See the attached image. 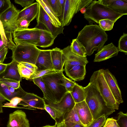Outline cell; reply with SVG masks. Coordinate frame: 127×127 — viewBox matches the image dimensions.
<instances>
[{"instance_id":"6da1fadb","label":"cell","mask_w":127,"mask_h":127,"mask_svg":"<svg viewBox=\"0 0 127 127\" xmlns=\"http://www.w3.org/2000/svg\"><path fill=\"white\" fill-rule=\"evenodd\" d=\"M107 35L99 25H86L78 33L76 38L84 47L87 55L101 48L107 40Z\"/></svg>"},{"instance_id":"7a4b0ae2","label":"cell","mask_w":127,"mask_h":127,"mask_svg":"<svg viewBox=\"0 0 127 127\" xmlns=\"http://www.w3.org/2000/svg\"><path fill=\"white\" fill-rule=\"evenodd\" d=\"M84 88L86 93L85 100L90 110L93 120L104 114L107 118L115 111V109L107 106L98 91L90 82Z\"/></svg>"},{"instance_id":"3957f363","label":"cell","mask_w":127,"mask_h":127,"mask_svg":"<svg viewBox=\"0 0 127 127\" xmlns=\"http://www.w3.org/2000/svg\"><path fill=\"white\" fill-rule=\"evenodd\" d=\"M124 15L114 11L101 3L99 0H93L86 7V11L84 14V18L90 25L98 24L99 21L105 19L110 20L115 23Z\"/></svg>"},{"instance_id":"277c9868","label":"cell","mask_w":127,"mask_h":127,"mask_svg":"<svg viewBox=\"0 0 127 127\" xmlns=\"http://www.w3.org/2000/svg\"><path fill=\"white\" fill-rule=\"evenodd\" d=\"M8 48L12 51V60L35 64L41 49L35 45L24 44H8Z\"/></svg>"},{"instance_id":"5b68a950","label":"cell","mask_w":127,"mask_h":127,"mask_svg":"<svg viewBox=\"0 0 127 127\" xmlns=\"http://www.w3.org/2000/svg\"><path fill=\"white\" fill-rule=\"evenodd\" d=\"M90 82L97 90L109 108L118 110L119 104L116 100L104 79L100 69L95 71Z\"/></svg>"},{"instance_id":"8992f818","label":"cell","mask_w":127,"mask_h":127,"mask_svg":"<svg viewBox=\"0 0 127 127\" xmlns=\"http://www.w3.org/2000/svg\"><path fill=\"white\" fill-rule=\"evenodd\" d=\"M93 0H65L60 21L62 26L68 25L74 15L82 8L87 7Z\"/></svg>"},{"instance_id":"52a82bcc","label":"cell","mask_w":127,"mask_h":127,"mask_svg":"<svg viewBox=\"0 0 127 127\" xmlns=\"http://www.w3.org/2000/svg\"><path fill=\"white\" fill-rule=\"evenodd\" d=\"M63 72L47 74L42 77V79L53 95L56 104L59 103L67 91L61 83Z\"/></svg>"},{"instance_id":"ba28073f","label":"cell","mask_w":127,"mask_h":127,"mask_svg":"<svg viewBox=\"0 0 127 127\" xmlns=\"http://www.w3.org/2000/svg\"><path fill=\"white\" fill-rule=\"evenodd\" d=\"M19 11L12 4L11 7L0 15V20L8 40V44L13 42L12 34L16 29V23Z\"/></svg>"},{"instance_id":"9c48e42d","label":"cell","mask_w":127,"mask_h":127,"mask_svg":"<svg viewBox=\"0 0 127 127\" xmlns=\"http://www.w3.org/2000/svg\"><path fill=\"white\" fill-rule=\"evenodd\" d=\"M41 30L36 27L32 29L15 30L12 33L15 44H24L36 46L39 41Z\"/></svg>"},{"instance_id":"30bf717a","label":"cell","mask_w":127,"mask_h":127,"mask_svg":"<svg viewBox=\"0 0 127 127\" xmlns=\"http://www.w3.org/2000/svg\"><path fill=\"white\" fill-rule=\"evenodd\" d=\"M36 18L37 24L35 27L49 31L55 39L58 35L63 33L64 27L62 26L57 28L54 26L43 7L39 4L38 12Z\"/></svg>"},{"instance_id":"8fae6325","label":"cell","mask_w":127,"mask_h":127,"mask_svg":"<svg viewBox=\"0 0 127 127\" xmlns=\"http://www.w3.org/2000/svg\"><path fill=\"white\" fill-rule=\"evenodd\" d=\"M100 70L116 100L119 104L123 103L121 92L114 76L108 69Z\"/></svg>"},{"instance_id":"7c38bea8","label":"cell","mask_w":127,"mask_h":127,"mask_svg":"<svg viewBox=\"0 0 127 127\" xmlns=\"http://www.w3.org/2000/svg\"><path fill=\"white\" fill-rule=\"evenodd\" d=\"M22 100L18 104L24 108L35 110L36 108L45 110V102L44 99L33 93H27L21 98Z\"/></svg>"},{"instance_id":"4fadbf2b","label":"cell","mask_w":127,"mask_h":127,"mask_svg":"<svg viewBox=\"0 0 127 127\" xmlns=\"http://www.w3.org/2000/svg\"><path fill=\"white\" fill-rule=\"evenodd\" d=\"M7 127H30L29 121L25 113L17 110L9 115Z\"/></svg>"},{"instance_id":"5bb4252c","label":"cell","mask_w":127,"mask_h":127,"mask_svg":"<svg viewBox=\"0 0 127 127\" xmlns=\"http://www.w3.org/2000/svg\"><path fill=\"white\" fill-rule=\"evenodd\" d=\"M74 107L80 121L87 127L93 121V117L90 110L85 100L75 103Z\"/></svg>"},{"instance_id":"9a60e30c","label":"cell","mask_w":127,"mask_h":127,"mask_svg":"<svg viewBox=\"0 0 127 127\" xmlns=\"http://www.w3.org/2000/svg\"><path fill=\"white\" fill-rule=\"evenodd\" d=\"M119 51L118 47L112 43L105 46L97 51L94 61L99 62L117 56Z\"/></svg>"},{"instance_id":"2e32d148","label":"cell","mask_w":127,"mask_h":127,"mask_svg":"<svg viewBox=\"0 0 127 127\" xmlns=\"http://www.w3.org/2000/svg\"><path fill=\"white\" fill-rule=\"evenodd\" d=\"M59 111L64 118V114L67 112L72 109L75 103L70 93L67 92L61 101L58 103L54 104L47 103Z\"/></svg>"},{"instance_id":"e0dca14e","label":"cell","mask_w":127,"mask_h":127,"mask_svg":"<svg viewBox=\"0 0 127 127\" xmlns=\"http://www.w3.org/2000/svg\"><path fill=\"white\" fill-rule=\"evenodd\" d=\"M62 51L65 59L64 67L77 65H86L89 62L86 57L79 56L72 52L69 45Z\"/></svg>"},{"instance_id":"ac0fdd59","label":"cell","mask_w":127,"mask_h":127,"mask_svg":"<svg viewBox=\"0 0 127 127\" xmlns=\"http://www.w3.org/2000/svg\"><path fill=\"white\" fill-rule=\"evenodd\" d=\"M51 49L41 50L37 57L35 65L37 71L54 69L51 56Z\"/></svg>"},{"instance_id":"d6986e66","label":"cell","mask_w":127,"mask_h":127,"mask_svg":"<svg viewBox=\"0 0 127 127\" xmlns=\"http://www.w3.org/2000/svg\"><path fill=\"white\" fill-rule=\"evenodd\" d=\"M86 66L77 65L64 67L66 75L74 81H80L85 78L86 70Z\"/></svg>"},{"instance_id":"ffe728a7","label":"cell","mask_w":127,"mask_h":127,"mask_svg":"<svg viewBox=\"0 0 127 127\" xmlns=\"http://www.w3.org/2000/svg\"><path fill=\"white\" fill-rule=\"evenodd\" d=\"M39 9V4L37 2L26 6L19 11L17 21L26 19L30 23L36 18Z\"/></svg>"},{"instance_id":"44dd1931","label":"cell","mask_w":127,"mask_h":127,"mask_svg":"<svg viewBox=\"0 0 127 127\" xmlns=\"http://www.w3.org/2000/svg\"><path fill=\"white\" fill-rule=\"evenodd\" d=\"M51 53L54 69L59 72H63L65 59L62 50L56 47L51 49Z\"/></svg>"},{"instance_id":"7402d4cb","label":"cell","mask_w":127,"mask_h":127,"mask_svg":"<svg viewBox=\"0 0 127 127\" xmlns=\"http://www.w3.org/2000/svg\"><path fill=\"white\" fill-rule=\"evenodd\" d=\"M102 4L107 6L114 11L127 14V0H99Z\"/></svg>"},{"instance_id":"603a6c76","label":"cell","mask_w":127,"mask_h":127,"mask_svg":"<svg viewBox=\"0 0 127 127\" xmlns=\"http://www.w3.org/2000/svg\"><path fill=\"white\" fill-rule=\"evenodd\" d=\"M18 63L12 60L11 63L7 64L5 71L0 74V79H10L21 81L22 78L18 70Z\"/></svg>"},{"instance_id":"cb8c5ba5","label":"cell","mask_w":127,"mask_h":127,"mask_svg":"<svg viewBox=\"0 0 127 127\" xmlns=\"http://www.w3.org/2000/svg\"><path fill=\"white\" fill-rule=\"evenodd\" d=\"M36 1L42 7L53 25L57 28L62 27L60 19L52 9L49 0H36Z\"/></svg>"},{"instance_id":"d4e9b609","label":"cell","mask_w":127,"mask_h":127,"mask_svg":"<svg viewBox=\"0 0 127 127\" xmlns=\"http://www.w3.org/2000/svg\"><path fill=\"white\" fill-rule=\"evenodd\" d=\"M32 81L42 91L43 94L45 101L49 103L54 104H56L53 95L43 81L42 77L35 78Z\"/></svg>"},{"instance_id":"484cf974","label":"cell","mask_w":127,"mask_h":127,"mask_svg":"<svg viewBox=\"0 0 127 127\" xmlns=\"http://www.w3.org/2000/svg\"><path fill=\"white\" fill-rule=\"evenodd\" d=\"M27 93L22 88L17 92L12 93L8 89L7 86L0 82V94L5 100L9 101L15 97L21 98L25 95Z\"/></svg>"},{"instance_id":"4316f807","label":"cell","mask_w":127,"mask_h":127,"mask_svg":"<svg viewBox=\"0 0 127 127\" xmlns=\"http://www.w3.org/2000/svg\"><path fill=\"white\" fill-rule=\"evenodd\" d=\"M41 30L39 42L36 46L45 48L51 46L53 44L55 39L54 36L49 31L45 30Z\"/></svg>"},{"instance_id":"83f0119b","label":"cell","mask_w":127,"mask_h":127,"mask_svg":"<svg viewBox=\"0 0 127 127\" xmlns=\"http://www.w3.org/2000/svg\"><path fill=\"white\" fill-rule=\"evenodd\" d=\"M70 93L75 103L85 100L86 93L84 87L77 83Z\"/></svg>"},{"instance_id":"f1b7e54d","label":"cell","mask_w":127,"mask_h":127,"mask_svg":"<svg viewBox=\"0 0 127 127\" xmlns=\"http://www.w3.org/2000/svg\"><path fill=\"white\" fill-rule=\"evenodd\" d=\"M71 51L79 56L86 57V51L84 47L76 39H73L70 46Z\"/></svg>"},{"instance_id":"f546056e","label":"cell","mask_w":127,"mask_h":127,"mask_svg":"<svg viewBox=\"0 0 127 127\" xmlns=\"http://www.w3.org/2000/svg\"><path fill=\"white\" fill-rule=\"evenodd\" d=\"M64 120L65 122L73 123L84 126L80 121L74 107L65 113L64 116Z\"/></svg>"},{"instance_id":"4dcf8cb0","label":"cell","mask_w":127,"mask_h":127,"mask_svg":"<svg viewBox=\"0 0 127 127\" xmlns=\"http://www.w3.org/2000/svg\"><path fill=\"white\" fill-rule=\"evenodd\" d=\"M44 109L55 120V124L60 122L64 120V117L62 114L57 110L53 107L45 103Z\"/></svg>"},{"instance_id":"1f68e13d","label":"cell","mask_w":127,"mask_h":127,"mask_svg":"<svg viewBox=\"0 0 127 127\" xmlns=\"http://www.w3.org/2000/svg\"><path fill=\"white\" fill-rule=\"evenodd\" d=\"M18 67L21 78L29 80L31 76L34 73V72L20 63H18Z\"/></svg>"},{"instance_id":"d6a6232c","label":"cell","mask_w":127,"mask_h":127,"mask_svg":"<svg viewBox=\"0 0 127 127\" xmlns=\"http://www.w3.org/2000/svg\"><path fill=\"white\" fill-rule=\"evenodd\" d=\"M119 51L127 54V34L124 33L118 41V47Z\"/></svg>"},{"instance_id":"836d02e7","label":"cell","mask_w":127,"mask_h":127,"mask_svg":"<svg viewBox=\"0 0 127 127\" xmlns=\"http://www.w3.org/2000/svg\"><path fill=\"white\" fill-rule=\"evenodd\" d=\"M60 84L63 86L67 92H70L76 83L65 77L64 74L61 78Z\"/></svg>"},{"instance_id":"e575fe53","label":"cell","mask_w":127,"mask_h":127,"mask_svg":"<svg viewBox=\"0 0 127 127\" xmlns=\"http://www.w3.org/2000/svg\"><path fill=\"white\" fill-rule=\"evenodd\" d=\"M57 72H59L54 69H49L40 71L37 70L31 76L29 80L32 81L33 79L35 78L42 77L47 74Z\"/></svg>"},{"instance_id":"d590c367","label":"cell","mask_w":127,"mask_h":127,"mask_svg":"<svg viewBox=\"0 0 127 127\" xmlns=\"http://www.w3.org/2000/svg\"><path fill=\"white\" fill-rule=\"evenodd\" d=\"M114 23L113 21L109 19L101 20L98 22L99 26L105 31L111 30Z\"/></svg>"},{"instance_id":"8d00e7d4","label":"cell","mask_w":127,"mask_h":127,"mask_svg":"<svg viewBox=\"0 0 127 127\" xmlns=\"http://www.w3.org/2000/svg\"><path fill=\"white\" fill-rule=\"evenodd\" d=\"M49 1L54 12L59 18H60L62 15V13L60 9L59 0H49Z\"/></svg>"},{"instance_id":"74e56055","label":"cell","mask_w":127,"mask_h":127,"mask_svg":"<svg viewBox=\"0 0 127 127\" xmlns=\"http://www.w3.org/2000/svg\"><path fill=\"white\" fill-rule=\"evenodd\" d=\"M0 82L7 86L12 87L15 89L18 88L20 86V81L10 79H0Z\"/></svg>"},{"instance_id":"f35d334b","label":"cell","mask_w":127,"mask_h":127,"mask_svg":"<svg viewBox=\"0 0 127 127\" xmlns=\"http://www.w3.org/2000/svg\"><path fill=\"white\" fill-rule=\"evenodd\" d=\"M117 122L120 127H127V113L120 111L118 114Z\"/></svg>"},{"instance_id":"ab89813d","label":"cell","mask_w":127,"mask_h":127,"mask_svg":"<svg viewBox=\"0 0 127 127\" xmlns=\"http://www.w3.org/2000/svg\"><path fill=\"white\" fill-rule=\"evenodd\" d=\"M106 119L104 114L99 118L93 120L87 127H101L104 125Z\"/></svg>"},{"instance_id":"60d3db41","label":"cell","mask_w":127,"mask_h":127,"mask_svg":"<svg viewBox=\"0 0 127 127\" xmlns=\"http://www.w3.org/2000/svg\"><path fill=\"white\" fill-rule=\"evenodd\" d=\"M22 100L21 98L15 97L13 98L9 101V102H6L3 105V107L11 108H18L17 105Z\"/></svg>"},{"instance_id":"b9f144b4","label":"cell","mask_w":127,"mask_h":127,"mask_svg":"<svg viewBox=\"0 0 127 127\" xmlns=\"http://www.w3.org/2000/svg\"><path fill=\"white\" fill-rule=\"evenodd\" d=\"M30 23L28 20L26 19L17 21L16 23V30H21L27 29L29 28Z\"/></svg>"},{"instance_id":"7bdbcfd3","label":"cell","mask_w":127,"mask_h":127,"mask_svg":"<svg viewBox=\"0 0 127 127\" xmlns=\"http://www.w3.org/2000/svg\"><path fill=\"white\" fill-rule=\"evenodd\" d=\"M10 0H0V15L12 5Z\"/></svg>"},{"instance_id":"ee69618b","label":"cell","mask_w":127,"mask_h":127,"mask_svg":"<svg viewBox=\"0 0 127 127\" xmlns=\"http://www.w3.org/2000/svg\"><path fill=\"white\" fill-rule=\"evenodd\" d=\"M103 127H120L116 120L113 118H108L106 119Z\"/></svg>"},{"instance_id":"f6af8a7d","label":"cell","mask_w":127,"mask_h":127,"mask_svg":"<svg viewBox=\"0 0 127 127\" xmlns=\"http://www.w3.org/2000/svg\"><path fill=\"white\" fill-rule=\"evenodd\" d=\"M0 34L5 45L7 47L8 41L2 23L0 20ZM8 48V47H7Z\"/></svg>"},{"instance_id":"bcb514c9","label":"cell","mask_w":127,"mask_h":127,"mask_svg":"<svg viewBox=\"0 0 127 127\" xmlns=\"http://www.w3.org/2000/svg\"><path fill=\"white\" fill-rule=\"evenodd\" d=\"M34 0H15V3L20 5L22 7H24L33 3Z\"/></svg>"},{"instance_id":"7dc6e473","label":"cell","mask_w":127,"mask_h":127,"mask_svg":"<svg viewBox=\"0 0 127 127\" xmlns=\"http://www.w3.org/2000/svg\"><path fill=\"white\" fill-rule=\"evenodd\" d=\"M8 48L4 47L0 51V63L2 64L6 58V56L8 52Z\"/></svg>"},{"instance_id":"c3c4849f","label":"cell","mask_w":127,"mask_h":127,"mask_svg":"<svg viewBox=\"0 0 127 127\" xmlns=\"http://www.w3.org/2000/svg\"><path fill=\"white\" fill-rule=\"evenodd\" d=\"M19 63H20L28 68L32 70L34 72L37 70V67L35 64H33L23 62H21Z\"/></svg>"},{"instance_id":"681fc988","label":"cell","mask_w":127,"mask_h":127,"mask_svg":"<svg viewBox=\"0 0 127 127\" xmlns=\"http://www.w3.org/2000/svg\"><path fill=\"white\" fill-rule=\"evenodd\" d=\"M64 122L66 127H86L84 126L78 124L65 122Z\"/></svg>"},{"instance_id":"f907efd6","label":"cell","mask_w":127,"mask_h":127,"mask_svg":"<svg viewBox=\"0 0 127 127\" xmlns=\"http://www.w3.org/2000/svg\"><path fill=\"white\" fill-rule=\"evenodd\" d=\"M7 64H0V74L2 73L5 70Z\"/></svg>"},{"instance_id":"816d5d0a","label":"cell","mask_w":127,"mask_h":127,"mask_svg":"<svg viewBox=\"0 0 127 127\" xmlns=\"http://www.w3.org/2000/svg\"><path fill=\"white\" fill-rule=\"evenodd\" d=\"M61 10L62 13L64 6L65 0H59Z\"/></svg>"},{"instance_id":"f5cc1de1","label":"cell","mask_w":127,"mask_h":127,"mask_svg":"<svg viewBox=\"0 0 127 127\" xmlns=\"http://www.w3.org/2000/svg\"><path fill=\"white\" fill-rule=\"evenodd\" d=\"M5 47H6L5 45L3 43L0 34V51Z\"/></svg>"},{"instance_id":"db71d44e","label":"cell","mask_w":127,"mask_h":127,"mask_svg":"<svg viewBox=\"0 0 127 127\" xmlns=\"http://www.w3.org/2000/svg\"><path fill=\"white\" fill-rule=\"evenodd\" d=\"M56 124L57 127H66L65 122L64 120Z\"/></svg>"},{"instance_id":"11a10c76","label":"cell","mask_w":127,"mask_h":127,"mask_svg":"<svg viewBox=\"0 0 127 127\" xmlns=\"http://www.w3.org/2000/svg\"><path fill=\"white\" fill-rule=\"evenodd\" d=\"M2 102L0 101V113H3V104Z\"/></svg>"},{"instance_id":"9f6ffc18","label":"cell","mask_w":127,"mask_h":127,"mask_svg":"<svg viewBox=\"0 0 127 127\" xmlns=\"http://www.w3.org/2000/svg\"><path fill=\"white\" fill-rule=\"evenodd\" d=\"M86 7H85L82 9L80 10V12L82 14H84L86 11Z\"/></svg>"},{"instance_id":"6f0895ef","label":"cell","mask_w":127,"mask_h":127,"mask_svg":"<svg viewBox=\"0 0 127 127\" xmlns=\"http://www.w3.org/2000/svg\"><path fill=\"white\" fill-rule=\"evenodd\" d=\"M5 99L0 94V101L2 102H4L5 101Z\"/></svg>"},{"instance_id":"680465c9","label":"cell","mask_w":127,"mask_h":127,"mask_svg":"<svg viewBox=\"0 0 127 127\" xmlns=\"http://www.w3.org/2000/svg\"><path fill=\"white\" fill-rule=\"evenodd\" d=\"M41 127H57V126L56 124H55V125L53 126H51L49 125H47L45 126Z\"/></svg>"},{"instance_id":"91938a15","label":"cell","mask_w":127,"mask_h":127,"mask_svg":"<svg viewBox=\"0 0 127 127\" xmlns=\"http://www.w3.org/2000/svg\"><path fill=\"white\" fill-rule=\"evenodd\" d=\"M1 64V63H0V64Z\"/></svg>"}]
</instances>
